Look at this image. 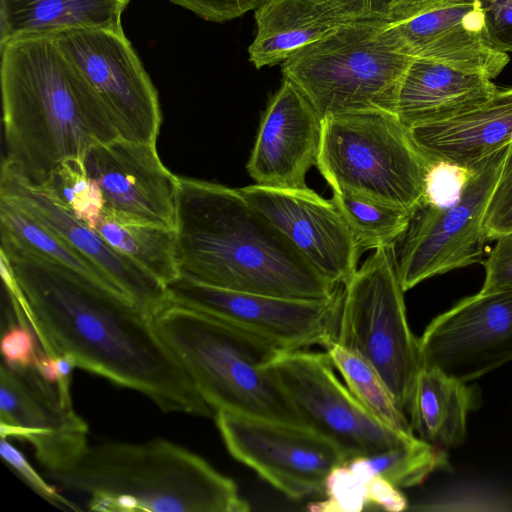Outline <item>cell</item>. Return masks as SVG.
<instances>
[{
  "label": "cell",
  "mask_w": 512,
  "mask_h": 512,
  "mask_svg": "<svg viewBox=\"0 0 512 512\" xmlns=\"http://www.w3.org/2000/svg\"><path fill=\"white\" fill-rule=\"evenodd\" d=\"M42 350L135 390L164 412L214 416L158 335L153 316L129 298L30 253L1 248Z\"/></svg>",
  "instance_id": "obj_1"
},
{
  "label": "cell",
  "mask_w": 512,
  "mask_h": 512,
  "mask_svg": "<svg viewBox=\"0 0 512 512\" xmlns=\"http://www.w3.org/2000/svg\"><path fill=\"white\" fill-rule=\"evenodd\" d=\"M179 276L238 291L323 299L326 279L238 188L179 177L175 211Z\"/></svg>",
  "instance_id": "obj_2"
},
{
  "label": "cell",
  "mask_w": 512,
  "mask_h": 512,
  "mask_svg": "<svg viewBox=\"0 0 512 512\" xmlns=\"http://www.w3.org/2000/svg\"><path fill=\"white\" fill-rule=\"evenodd\" d=\"M6 155L2 161L35 185L69 158L119 138L97 94L54 36L0 44Z\"/></svg>",
  "instance_id": "obj_3"
},
{
  "label": "cell",
  "mask_w": 512,
  "mask_h": 512,
  "mask_svg": "<svg viewBox=\"0 0 512 512\" xmlns=\"http://www.w3.org/2000/svg\"><path fill=\"white\" fill-rule=\"evenodd\" d=\"M48 475L63 489L88 495L92 511L250 510L231 478L164 439L88 446L71 467Z\"/></svg>",
  "instance_id": "obj_4"
},
{
  "label": "cell",
  "mask_w": 512,
  "mask_h": 512,
  "mask_svg": "<svg viewBox=\"0 0 512 512\" xmlns=\"http://www.w3.org/2000/svg\"><path fill=\"white\" fill-rule=\"evenodd\" d=\"M153 324L215 413L305 425L270 369L282 349L272 341L171 301Z\"/></svg>",
  "instance_id": "obj_5"
},
{
  "label": "cell",
  "mask_w": 512,
  "mask_h": 512,
  "mask_svg": "<svg viewBox=\"0 0 512 512\" xmlns=\"http://www.w3.org/2000/svg\"><path fill=\"white\" fill-rule=\"evenodd\" d=\"M388 21L347 22L281 64L284 79L309 100L322 120L328 116L395 114L402 78L412 57L386 34Z\"/></svg>",
  "instance_id": "obj_6"
},
{
  "label": "cell",
  "mask_w": 512,
  "mask_h": 512,
  "mask_svg": "<svg viewBox=\"0 0 512 512\" xmlns=\"http://www.w3.org/2000/svg\"><path fill=\"white\" fill-rule=\"evenodd\" d=\"M433 162L393 113H352L322 120L316 166L332 191L414 212L424 200Z\"/></svg>",
  "instance_id": "obj_7"
},
{
  "label": "cell",
  "mask_w": 512,
  "mask_h": 512,
  "mask_svg": "<svg viewBox=\"0 0 512 512\" xmlns=\"http://www.w3.org/2000/svg\"><path fill=\"white\" fill-rule=\"evenodd\" d=\"M404 292L393 247L375 250L343 285L336 342L375 368L405 413L422 365Z\"/></svg>",
  "instance_id": "obj_8"
},
{
  "label": "cell",
  "mask_w": 512,
  "mask_h": 512,
  "mask_svg": "<svg viewBox=\"0 0 512 512\" xmlns=\"http://www.w3.org/2000/svg\"><path fill=\"white\" fill-rule=\"evenodd\" d=\"M508 147L471 167V176L455 203L438 207L423 201L414 211L408 229L393 247L404 291L481 260L487 240L486 211Z\"/></svg>",
  "instance_id": "obj_9"
},
{
  "label": "cell",
  "mask_w": 512,
  "mask_h": 512,
  "mask_svg": "<svg viewBox=\"0 0 512 512\" xmlns=\"http://www.w3.org/2000/svg\"><path fill=\"white\" fill-rule=\"evenodd\" d=\"M269 366L304 424L333 442L346 460L414 436L388 428L369 413L340 382L327 352L281 349Z\"/></svg>",
  "instance_id": "obj_10"
},
{
  "label": "cell",
  "mask_w": 512,
  "mask_h": 512,
  "mask_svg": "<svg viewBox=\"0 0 512 512\" xmlns=\"http://www.w3.org/2000/svg\"><path fill=\"white\" fill-rule=\"evenodd\" d=\"M53 36L97 94L118 136L156 143L162 123L158 92L124 31L78 27Z\"/></svg>",
  "instance_id": "obj_11"
},
{
  "label": "cell",
  "mask_w": 512,
  "mask_h": 512,
  "mask_svg": "<svg viewBox=\"0 0 512 512\" xmlns=\"http://www.w3.org/2000/svg\"><path fill=\"white\" fill-rule=\"evenodd\" d=\"M229 454L292 500L323 494L329 472L346 461L330 440L305 425L217 411Z\"/></svg>",
  "instance_id": "obj_12"
},
{
  "label": "cell",
  "mask_w": 512,
  "mask_h": 512,
  "mask_svg": "<svg viewBox=\"0 0 512 512\" xmlns=\"http://www.w3.org/2000/svg\"><path fill=\"white\" fill-rule=\"evenodd\" d=\"M170 301L260 335L282 349L326 347L336 341L343 286L323 299H296L220 288L179 276Z\"/></svg>",
  "instance_id": "obj_13"
},
{
  "label": "cell",
  "mask_w": 512,
  "mask_h": 512,
  "mask_svg": "<svg viewBox=\"0 0 512 512\" xmlns=\"http://www.w3.org/2000/svg\"><path fill=\"white\" fill-rule=\"evenodd\" d=\"M0 434L30 443L48 474L71 467L87 449L88 424L71 391L46 381L35 367H0Z\"/></svg>",
  "instance_id": "obj_14"
},
{
  "label": "cell",
  "mask_w": 512,
  "mask_h": 512,
  "mask_svg": "<svg viewBox=\"0 0 512 512\" xmlns=\"http://www.w3.org/2000/svg\"><path fill=\"white\" fill-rule=\"evenodd\" d=\"M423 368L462 382L512 360V289L462 299L438 315L420 339Z\"/></svg>",
  "instance_id": "obj_15"
},
{
  "label": "cell",
  "mask_w": 512,
  "mask_h": 512,
  "mask_svg": "<svg viewBox=\"0 0 512 512\" xmlns=\"http://www.w3.org/2000/svg\"><path fill=\"white\" fill-rule=\"evenodd\" d=\"M238 190L330 282L343 286L356 272L361 250L331 199L308 186L252 184Z\"/></svg>",
  "instance_id": "obj_16"
},
{
  "label": "cell",
  "mask_w": 512,
  "mask_h": 512,
  "mask_svg": "<svg viewBox=\"0 0 512 512\" xmlns=\"http://www.w3.org/2000/svg\"><path fill=\"white\" fill-rule=\"evenodd\" d=\"M82 160L104 209L126 220L175 227L179 176L162 163L156 143L119 137L92 145Z\"/></svg>",
  "instance_id": "obj_17"
},
{
  "label": "cell",
  "mask_w": 512,
  "mask_h": 512,
  "mask_svg": "<svg viewBox=\"0 0 512 512\" xmlns=\"http://www.w3.org/2000/svg\"><path fill=\"white\" fill-rule=\"evenodd\" d=\"M0 199L24 210L90 259L129 299L152 316L170 302L166 286L157 278L79 221L47 186L32 184L4 161Z\"/></svg>",
  "instance_id": "obj_18"
},
{
  "label": "cell",
  "mask_w": 512,
  "mask_h": 512,
  "mask_svg": "<svg viewBox=\"0 0 512 512\" xmlns=\"http://www.w3.org/2000/svg\"><path fill=\"white\" fill-rule=\"evenodd\" d=\"M386 34L407 56L489 79L497 77L509 62L508 54L489 41L476 0H444L408 18L388 21Z\"/></svg>",
  "instance_id": "obj_19"
},
{
  "label": "cell",
  "mask_w": 512,
  "mask_h": 512,
  "mask_svg": "<svg viewBox=\"0 0 512 512\" xmlns=\"http://www.w3.org/2000/svg\"><path fill=\"white\" fill-rule=\"evenodd\" d=\"M322 118L303 93L283 79L270 98L246 169L255 184L283 189L307 187L317 164Z\"/></svg>",
  "instance_id": "obj_20"
},
{
  "label": "cell",
  "mask_w": 512,
  "mask_h": 512,
  "mask_svg": "<svg viewBox=\"0 0 512 512\" xmlns=\"http://www.w3.org/2000/svg\"><path fill=\"white\" fill-rule=\"evenodd\" d=\"M498 90L482 74L413 58L399 87L395 115L408 129L439 123L478 108Z\"/></svg>",
  "instance_id": "obj_21"
},
{
  "label": "cell",
  "mask_w": 512,
  "mask_h": 512,
  "mask_svg": "<svg viewBox=\"0 0 512 512\" xmlns=\"http://www.w3.org/2000/svg\"><path fill=\"white\" fill-rule=\"evenodd\" d=\"M409 130L432 160L470 168L512 142V88L466 114Z\"/></svg>",
  "instance_id": "obj_22"
},
{
  "label": "cell",
  "mask_w": 512,
  "mask_h": 512,
  "mask_svg": "<svg viewBox=\"0 0 512 512\" xmlns=\"http://www.w3.org/2000/svg\"><path fill=\"white\" fill-rule=\"evenodd\" d=\"M255 21L256 35L248 53L257 69L282 63L351 22L322 0H265L255 9Z\"/></svg>",
  "instance_id": "obj_23"
},
{
  "label": "cell",
  "mask_w": 512,
  "mask_h": 512,
  "mask_svg": "<svg viewBox=\"0 0 512 512\" xmlns=\"http://www.w3.org/2000/svg\"><path fill=\"white\" fill-rule=\"evenodd\" d=\"M130 0H0V44L91 27L123 30Z\"/></svg>",
  "instance_id": "obj_24"
},
{
  "label": "cell",
  "mask_w": 512,
  "mask_h": 512,
  "mask_svg": "<svg viewBox=\"0 0 512 512\" xmlns=\"http://www.w3.org/2000/svg\"><path fill=\"white\" fill-rule=\"evenodd\" d=\"M476 392L434 368L419 371L409 406L410 425L423 441L447 449L466 435L468 412L475 407Z\"/></svg>",
  "instance_id": "obj_25"
},
{
  "label": "cell",
  "mask_w": 512,
  "mask_h": 512,
  "mask_svg": "<svg viewBox=\"0 0 512 512\" xmlns=\"http://www.w3.org/2000/svg\"><path fill=\"white\" fill-rule=\"evenodd\" d=\"M0 232L1 248L14 249L44 258L74 271L98 286L127 297L90 259L47 229L33 216L3 199H0Z\"/></svg>",
  "instance_id": "obj_26"
},
{
  "label": "cell",
  "mask_w": 512,
  "mask_h": 512,
  "mask_svg": "<svg viewBox=\"0 0 512 512\" xmlns=\"http://www.w3.org/2000/svg\"><path fill=\"white\" fill-rule=\"evenodd\" d=\"M94 230L166 287L179 277L174 228L126 220L103 209Z\"/></svg>",
  "instance_id": "obj_27"
},
{
  "label": "cell",
  "mask_w": 512,
  "mask_h": 512,
  "mask_svg": "<svg viewBox=\"0 0 512 512\" xmlns=\"http://www.w3.org/2000/svg\"><path fill=\"white\" fill-rule=\"evenodd\" d=\"M345 462L364 481L378 475L398 488L420 485L432 472L448 465L444 449L415 435L387 450Z\"/></svg>",
  "instance_id": "obj_28"
},
{
  "label": "cell",
  "mask_w": 512,
  "mask_h": 512,
  "mask_svg": "<svg viewBox=\"0 0 512 512\" xmlns=\"http://www.w3.org/2000/svg\"><path fill=\"white\" fill-rule=\"evenodd\" d=\"M325 349L347 388L369 413L396 432L414 434L386 383L366 359L336 341Z\"/></svg>",
  "instance_id": "obj_29"
},
{
  "label": "cell",
  "mask_w": 512,
  "mask_h": 512,
  "mask_svg": "<svg viewBox=\"0 0 512 512\" xmlns=\"http://www.w3.org/2000/svg\"><path fill=\"white\" fill-rule=\"evenodd\" d=\"M362 251L394 247L409 227L413 213L407 209L345 191L331 198Z\"/></svg>",
  "instance_id": "obj_30"
},
{
  "label": "cell",
  "mask_w": 512,
  "mask_h": 512,
  "mask_svg": "<svg viewBox=\"0 0 512 512\" xmlns=\"http://www.w3.org/2000/svg\"><path fill=\"white\" fill-rule=\"evenodd\" d=\"M82 223L95 229L104 202L97 184L88 176L82 158H69L60 163L44 184Z\"/></svg>",
  "instance_id": "obj_31"
},
{
  "label": "cell",
  "mask_w": 512,
  "mask_h": 512,
  "mask_svg": "<svg viewBox=\"0 0 512 512\" xmlns=\"http://www.w3.org/2000/svg\"><path fill=\"white\" fill-rule=\"evenodd\" d=\"M366 481L361 479L344 461L335 466L324 482L325 499L311 502V512H361L367 508Z\"/></svg>",
  "instance_id": "obj_32"
},
{
  "label": "cell",
  "mask_w": 512,
  "mask_h": 512,
  "mask_svg": "<svg viewBox=\"0 0 512 512\" xmlns=\"http://www.w3.org/2000/svg\"><path fill=\"white\" fill-rule=\"evenodd\" d=\"M11 315L7 328L2 333L1 352L3 362L12 367H28L34 365L42 350L37 336L30 325L20 300L9 299Z\"/></svg>",
  "instance_id": "obj_33"
},
{
  "label": "cell",
  "mask_w": 512,
  "mask_h": 512,
  "mask_svg": "<svg viewBox=\"0 0 512 512\" xmlns=\"http://www.w3.org/2000/svg\"><path fill=\"white\" fill-rule=\"evenodd\" d=\"M484 230L487 240L512 232V142L487 207Z\"/></svg>",
  "instance_id": "obj_34"
},
{
  "label": "cell",
  "mask_w": 512,
  "mask_h": 512,
  "mask_svg": "<svg viewBox=\"0 0 512 512\" xmlns=\"http://www.w3.org/2000/svg\"><path fill=\"white\" fill-rule=\"evenodd\" d=\"M472 169L448 161L436 160L427 175L424 202L445 207L455 203L468 179Z\"/></svg>",
  "instance_id": "obj_35"
},
{
  "label": "cell",
  "mask_w": 512,
  "mask_h": 512,
  "mask_svg": "<svg viewBox=\"0 0 512 512\" xmlns=\"http://www.w3.org/2000/svg\"><path fill=\"white\" fill-rule=\"evenodd\" d=\"M0 453L2 459L45 501L62 510L81 511L79 506L61 495L54 486L42 478L23 453L7 438H1Z\"/></svg>",
  "instance_id": "obj_36"
},
{
  "label": "cell",
  "mask_w": 512,
  "mask_h": 512,
  "mask_svg": "<svg viewBox=\"0 0 512 512\" xmlns=\"http://www.w3.org/2000/svg\"><path fill=\"white\" fill-rule=\"evenodd\" d=\"M489 41L498 50L512 52V0H476Z\"/></svg>",
  "instance_id": "obj_37"
},
{
  "label": "cell",
  "mask_w": 512,
  "mask_h": 512,
  "mask_svg": "<svg viewBox=\"0 0 512 512\" xmlns=\"http://www.w3.org/2000/svg\"><path fill=\"white\" fill-rule=\"evenodd\" d=\"M483 265L485 280L480 293L512 289V232L496 239Z\"/></svg>",
  "instance_id": "obj_38"
},
{
  "label": "cell",
  "mask_w": 512,
  "mask_h": 512,
  "mask_svg": "<svg viewBox=\"0 0 512 512\" xmlns=\"http://www.w3.org/2000/svg\"><path fill=\"white\" fill-rule=\"evenodd\" d=\"M200 18L222 23L255 10L265 0H169Z\"/></svg>",
  "instance_id": "obj_39"
},
{
  "label": "cell",
  "mask_w": 512,
  "mask_h": 512,
  "mask_svg": "<svg viewBox=\"0 0 512 512\" xmlns=\"http://www.w3.org/2000/svg\"><path fill=\"white\" fill-rule=\"evenodd\" d=\"M347 21L385 20L392 17L393 0H322Z\"/></svg>",
  "instance_id": "obj_40"
},
{
  "label": "cell",
  "mask_w": 512,
  "mask_h": 512,
  "mask_svg": "<svg viewBox=\"0 0 512 512\" xmlns=\"http://www.w3.org/2000/svg\"><path fill=\"white\" fill-rule=\"evenodd\" d=\"M365 487L367 508L388 512H401L408 508V501L400 488L381 476L373 475L366 481Z\"/></svg>",
  "instance_id": "obj_41"
},
{
  "label": "cell",
  "mask_w": 512,
  "mask_h": 512,
  "mask_svg": "<svg viewBox=\"0 0 512 512\" xmlns=\"http://www.w3.org/2000/svg\"><path fill=\"white\" fill-rule=\"evenodd\" d=\"M442 1L444 0H393L392 17L390 21L408 18Z\"/></svg>",
  "instance_id": "obj_42"
}]
</instances>
